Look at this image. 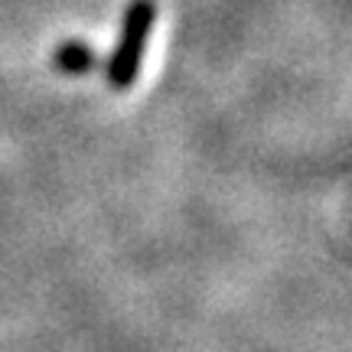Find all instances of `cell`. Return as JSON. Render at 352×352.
Masks as SVG:
<instances>
[{
    "mask_svg": "<svg viewBox=\"0 0 352 352\" xmlns=\"http://www.w3.org/2000/svg\"><path fill=\"white\" fill-rule=\"evenodd\" d=\"M153 23H157V0H131L127 3L124 20H121V36L108 56V65H104L111 91H127L138 82Z\"/></svg>",
    "mask_w": 352,
    "mask_h": 352,
    "instance_id": "1",
    "label": "cell"
},
{
    "mask_svg": "<svg viewBox=\"0 0 352 352\" xmlns=\"http://www.w3.org/2000/svg\"><path fill=\"white\" fill-rule=\"evenodd\" d=\"M52 65H56L59 72H65V76H85V72H91V69L98 65V56H95V50H91L88 43H82V39H65V43H59L56 52H52Z\"/></svg>",
    "mask_w": 352,
    "mask_h": 352,
    "instance_id": "2",
    "label": "cell"
}]
</instances>
